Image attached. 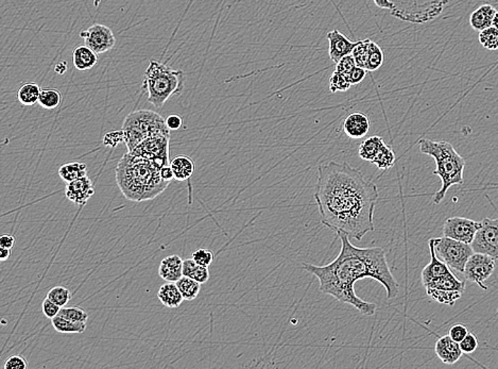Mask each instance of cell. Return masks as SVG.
Wrapping results in <instances>:
<instances>
[{"instance_id":"277c9868","label":"cell","mask_w":498,"mask_h":369,"mask_svg":"<svg viewBox=\"0 0 498 369\" xmlns=\"http://www.w3.org/2000/svg\"><path fill=\"white\" fill-rule=\"evenodd\" d=\"M419 147L422 154L432 157L436 162L434 175L438 176L442 182V186L434 196V203L439 205L451 186L463 183L465 160L448 142L422 139L419 141Z\"/></svg>"},{"instance_id":"db71d44e","label":"cell","mask_w":498,"mask_h":369,"mask_svg":"<svg viewBox=\"0 0 498 369\" xmlns=\"http://www.w3.org/2000/svg\"><path fill=\"white\" fill-rule=\"evenodd\" d=\"M492 26L498 29V11L496 12L495 16H494L493 24H492Z\"/></svg>"},{"instance_id":"8992f818","label":"cell","mask_w":498,"mask_h":369,"mask_svg":"<svg viewBox=\"0 0 498 369\" xmlns=\"http://www.w3.org/2000/svg\"><path fill=\"white\" fill-rule=\"evenodd\" d=\"M122 130L128 152H133L144 140L154 135H170L166 120L151 110H139L124 118Z\"/></svg>"},{"instance_id":"8d00e7d4","label":"cell","mask_w":498,"mask_h":369,"mask_svg":"<svg viewBox=\"0 0 498 369\" xmlns=\"http://www.w3.org/2000/svg\"><path fill=\"white\" fill-rule=\"evenodd\" d=\"M370 41L371 40L369 39L358 41L357 45L352 52V56L355 59L357 67H362L364 69H366V62H368L369 43H370Z\"/></svg>"},{"instance_id":"9c48e42d","label":"cell","mask_w":498,"mask_h":369,"mask_svg":"<svg viewBox=\"0 0 498 369\" xmlns=\"http://www.w3.org/2000/svg\"><path fill=\"white\" fill-rule=\"evenodd\" d=\"M426 294L441 305H453L465 290V282L458 279L453 273L434 278L423 284Z\"/></svg>"},{"instance_id":"52a82bcc","label":"cell","mask_w":498,"mask_h":369,"mask_svg":"<svg viewBox=\"0 0 498 369\" xmlns=\"http://www.w3.org/2000/svg\"><path fill=\"white\" fill-rule=\"evenodd\" d=\"M392 5L390 11L403 22L411 24H425L441 16L449 0H389Z\"/></svg>"},{"instance_id":"ab89813d","label":"cell","mask_w":498,"mask_h":369,"mask_svg":"<svg viewBox=\"0 0 498 369\" xmlns=\"http://www.w3.org/2000/svg\"><path fill=\"white\" fill-rule=\"evenodd\" d=\"M120 143H124V130H113L108 132L103 137V145L108 147L115 148Z\"/></svg>"},{"instance_id":"2e32d148","label":"cell","mask_w":498,"mask_h":369,"mask_svg":"<svg viewBox=\"0 0 498 369\" xmlns=\"http://www.w3.org/2000/svg\"><path fill=\"white\" fill-rule=\"evenodd\" d=\"M328 56L334 63H338L343 57L351 55L358 44V41L353 42L347 39L338 29L330 31L328 33Z\"/></svg>"},{"instance_id":"30bf717a","label":"cell","mask_w":498,"mask_h":369,"mask_svg":"<svg viewBox=\"0 0 498 369\" xmlns=\"http://www.w3.org/2000/svg\"><path fill=\"white\" fill-rule=\"evenodd\" d=\"M169 140H170V135H158L147 137L133 152H131V154L148 159L162 169L163 166L170 164Z\"/></svg>"},{"instance_id":"836d02e7","label":"cell","mask_w":498,"mask_h":369,"mask_svg":"<svg viewBox=\"0 0 498 369\" xmlns=\"http://www.w3.org/2000/svg\"><path fill=\"white\" fill-rule=\"evenodd\" d=\"M479 43L483 48L487 50H498V29L491 26L489 28L479 31Z\"/></svg>"},{"instance_id":"74e56055","label":"cell","mask_w":498,"mask_h":369,"mask_svg":"<svg viewBox=\"0 0 498 369\" xmlns=\"http://www.w3.org/2000/svg\"><path fill=\"white\" fill-rule=\"evenodd\" d=\"M59 315L75 322H88V313L78 307H63Z\"/></svg>"},{"instance_id":"9a60e30c","label":"cell","mask_w":498,"mask_h":369,"mask_svg":"<svg viewBox=\"0 0 498 369\" xmlns=\"http://www.w3.org/2000/svg\"><path fill=\"white\" fill-rule=\"evenodd\" d=\"M95 186L92 180L86 176L80 179L67 182L65 188V196L78 207H83L94 196Z\"/></svg>"},{"instance_id":"4316f807","label":"cell","mask_w":498,"mask_h":369,"mask_svg":"<svg viewBox=\"0 0 498 369\" xmlns=\"http://www.w3.org/2000/svg\"><path fill=\"white\" fill-rule=\"evenodd\" d=\"M183 276L196 280L199 283L204 284L209 281V267L200 266L195 262L194 259H187L183 261Z\"/></svg>"},{"instance_id":"4dcf8cb0","label":"cell","mask_w":498,"mask_h":369,"mask_svg":"<svg viewBox=\"0 0 498 369\" xmlns=\"http://www.w3.org/2000/svg\"><path fill=\"white\" fill-rule=\"evenodd\" d=\"M177 285L179 286L182 296H183L185 301H192L196 299L201 290V283H199L196 280L192 279V278L185 277V276H183L177 282Z\"/></svg>"},{"instance_id":"f5cc1de1","label":"cell","mask_w":498,"mask_h":369,"mask_svg":"<svg viewBox=\"0 0 498 369\" xmlns=\"http://www.w3.org/2000/svg\"><path fill=\"white\" fill-rule=\"evenodd\" d=\"M11 256V249L0 247V260L7 261Z\"/></svg>"},{"instance_id":"4fadbf2b","label":"cell","mask_w":498,"mask_h":369,"mask_svg":"<svg viewBox=\"0 0 498 369\" xmlns=\"http://www.w3.org/2000/svg\"><path fill=\"white\" fill-rule=\"evenodd\" d=\"M84 44L92 48L97 55L105 54L113 50L116 38L111 28L105 25L94 24L80 33Z\"/></svg>"},{"instance_id":"f907efd6","label":"cell","mask_w":498,"mask_h":369,"mask_svg":"<svg viewBox=\"0 0 498 369\" xmlns=\"http://www.w3.org/2000/svg\"><path fill=\"white\" fill-rule=\"evenodd\" d=\"M373 1L381 9L388 10V11H391L392 10V5L389 0H373Z\"/></svg>"},{"instance_id":"816d5d0a","label":"cell","mask_w":498,"mask_h":369,"mask_svg":"<svg viewBox=\"0 0 498 369\" xmlns=\"http://www.w3.org/2000/svg\"><path fill=\"white\" fill-rule=\"evenodd\" d=\"M54 71H56V73L58 74V75H63V74H65V72L67 71V64L66 62H60L58 63V64L56 65V67H54Z\"/></svg>"},{"instance_id":"5bb4252c","label":"cell","mask_w":498,"mask_h":369,"mask_svg":"<svg viewBox=\"0 0 498 369\" xmlns=\"http://www.w3.org/2000/svg\"><path fill=\"white\" fill-rule=\"evenodd\" d=\"M481 227L480 222L465 217H449L443 225V237H451L466 244H472L477 231Z\"/></svg>"},{"instance_id":"f546056e","label":"cell","mask_w":498,"mask_h":369,"mask_svg":"<svg viewBox=\"0 0 498 369\" xmlns=\"http://www.w3.org/2000/svg\"><path fill=\"white\" fill-rule=\"evenodd\" d=\"M372 164L381 171H388L395 164V154H394L393 148L391 146L387 145V143H383L381 147L379 148L376 157L373 160Z\"/></svg>"},{"instance_id":"7bdbcfd3","label":"cell","mask_w":498,"mask_h":369,"mask_svg":"<svg viewBox=\"0 0 498 369\" xmlns=\"http://www.w3.org/2000/svg\"><path fill=\"white\" fill-rule=\"evenodd\" d=\"M61 309H62V307H61L60 305H57V303L50 300L47 297H46L45 300L42 303V311H43L44 315L50 318V319H52V318L58 316Z\"/></svg>"},{"instance_id":"ba28073f","label":"cell","mask_w":498,"mask_h":369,"mask_svg":"<svg viewBox=\"0 0 498 369\" xmlns=\"http://www.w3.org/2000/svg\"><path fill=\"white\" fill-rule=\"evenodd\" d=\"M434 244L436 256L442 262L458 273H464L468 259L474 254L470 244L447 237L434 239Z\"/></svg>"},{"instance_id":"44dd1931","label":"cell","mask_w":498,"mask_h":369,"mask_svg":"<svg viewBox=\"0 0 498 369\" xmlns=\"http://www.w3.org/2000/svg\"><path fill=\"white\" fill-rule=\"evenodd\" d=\"M497 10L489 4L477 8L470 16V25L474 30L481 31L489 28L493 24L494 16Z\"/></svg>"},{"instance_id":"d590c367","label":"cell","mask_w":498,"mask_h":369,"mask_svg":"<svg viewBox=\"0 0 498 369\" xmlns=\"http://www.w3.org/2000/svg\"><path fill=\"white\" fill-rule=\"evenodd\" d=\"M47 298H50V300L54 301V303L63 307L71 301V290L65 288V286H54V288H52V290L48 292Z\"/></svg>"},{"instance_id":"bcb514c9","label":"cell","mask_w":498,"mask_h":369,"mask_svg":"<svg viewBox=\"0 0 498 369\" xmlns=\"http://www.w3.org/2000/svg\"><path fill=\"white\" fill-rule=\"evenodd\" d=\"M366 72L368 71L362 69V67H356L349 76L352 86H357V84H361L362 80L366 78Z\"/></svg>"},{"instance_id":"6da1fadb","label":"cell","mask_w":498,"mask_h":369,"mask_svg":"<svg viewBox=\"0 0 498 369\" xmlns=\"http://www.w3.org/2000/svg\"><path fill=\"white\" fill-rule=\"evenodd\" d=\"M376 184L347 162L318 166L315 199L321 222L336 233L361 241L375 230L374 212L378 201Z\"/></svg>"},{"instance_id":"d6986e66","label":"cell","mask_w":498,"mask_h":369,"mask_svg":"<svg viewBox=\"0 0 498 369\" xmlns=\"http://www.w3.org/2000/svg\"><path fill=\"white\" fill-rule=\"evenodd\" d=\"M428 247H429L430 262L422 271V284L427 283L430 280L446 275L451 271V268L436 256V251H434V239H430L428 241Z\"/></svg>"},{"instance_id":"603a6c76","label":"cell","mask_w":498,"mask_h":369,"mask_svg":"<svg viewBox=\"0 0 498 369\" xmlns=\"http://www.w3.org/2000/svg\"><path fill=\"white\" fill-rule=\"evenodd\" d=\"M158 297L162 305L170 309L179 307L184 301L181 290L175 282H167L163 284L158 290Z\"/></svg>"},{"instance_id":"cb8c5ba5","label":"cell","mask_w":498,"mask_h":369,"mask_svg":"<svg viewBox=\"0 0 498 369\" xmlns=\"http://www.w3.org/2000/svg\"><path fill=\"white\" fill-rule=\"evenodd\" d=\"M170 167L175 174V179L177 181L183 182L194 175L196 165H195L194 160L190 157L180 154L171 161Z\"/></svg>"},{"instance_id":"60d3db41","label":"cell","mask_w":498,"mask_h":369,"mask_svg":"<svg viewBox=\"0 0 498 369\" xmlns=\"http://www.w3.org/2000/svg\"><path fill=\"white\" fill-rule=\"evenodd\" d=\"M357 67L356 64L355 59L351 55H347V56L343 57L338 63H336V69L335 71L341 72V73L344 74L349 77V74L353 72V69Z\"/></svg>"},{"instance_id":"f35d334b","label":"cell","mask_w":498,"mask_h":369,"mask_svg":"<svg viewBox=\"0 0 498 369\" xmlns=\"http://www.w3.org/2000/svg\"><path fill=\"white\" fill-rule=\"evenodd\" d=\"M192 259H194L195 262L200 265V266L209 267V265L213 263L214 259H215V254L209 249L200 248V249H197L196 251L192 254Z\"/></svg>"},{"instance_id":"ee69618b","label":"cell","mask_w":498,"mask_h":369,"mask_svg":"<svg viewBox=\"0 0 498 369\" xmlns=\"http://www.w3.org/2000/svg\"><path fill=\"white\" fill-rule=\"evenodd\" d=\"M28 361L22 356H10L5 363V369H27Z\"/></svg>"},{"instance_id":"c3c4849f","label":"cell","mask_w":498,"mask_h":369,"mask_svg":"<svg viewBox=\"0 0 498 369\" xmlns=\"http://www.w3.org/2000/svg\"><path fill=\"white\" fill-rule=\"evenodd\" d=\"M14 244H16V239L12 235L5 234L0 237V247L12 249Z\"/></svg>"},{"instance_id":"3957f363","label":"cell","mask_w":498,"mask_h":369,"mask_svg":"<svg viewBox=\"0 0 498 369\" xmlns=\"http://www.w3.org/2000/svg\"><path fill=\"white\" fill-rule=\"evenodd\" d=\"M118 188L129 200H152L162 194L170 182L161 177V167L148 159L137 154L122 156L116 167Z\"/></svg>"},{"instance_id":"484cf974","label":"cell","mask_w":498,"mask_h":369,"mask_svg":"<svg viewBox=\"0 0 498 369\" xmlns=\"http://www.w3.org/2000/svg\"><path fill=\"white\" fill-rule=\"evenodd\" d=\"M59 176L67 183L88 176V166L81 162L65 163L59 169Z\"/></svg>"},{"instance_id":"f1b7e54d","label":"cell","mask_w":498,"mask_h":369,"mask_svg":"<svg viewBox=\"0 0 498 369\" xmlns=\"http://www.w3.org/2000/svg\"><path fill=\"white\" fill-rule=\"evenodd\" d=\"M41 88L37 84H25L18 89V101L23 106H33L39 103L40 95H41Z\"/></svg>"},{"instance_id":"7a4b0ae2","label":"cell","mask_w":498,"mask_h":369,"mask_svg":"<svg viewBox=\"0 0 498 369\" xmlns=\"http://www.w3.org/2000/svg\"><path fill=\"white\" fill-rule=\"evenodd\" d=\"M337 235L341 241V250L332 262L324 266L303 263V268L319 280L322 293L352 305L362 315L373 316L376 313V305L359 298L355 292V283L358 280L371 278L385 288L388 300L398 296L400 285L390 271L386 251L381 247L358 248L344 233Z\"/></svg>"},{"instance_id":"1f68e13d","label":"cell","mask_w":498,"mask_h":369,"mask_svg":"<svg viewBox=\"0 0 498 369\" xmlns=\"http://www.w3.org/2000/svg\"><path fill=\"white\" fill-rule=\"evenodd\" d=\"M39 103L46 110L57 109L62 103V94L54 89H45L42 90Z\"/></svg>"},{"instance_id":"e575fe53","label":"cell","mask_w":498,"mask_h":369,"mask_svg":"<svg viewBox=\"0 0 498 369\" xmlns=\"http://www.w3.org/2000/svg\"><path fill=\"white\" fill-rule=\"evenodd\" d=\"M349 78L341 72L335 71L330 78V91L332 93L347 92L351 88Z\"/></svg>"},{"instance_id":"83f0119b","label":"cell","mask_w":498,"mask_h":369,"mask_svg":"<svg viewBox=\"0 0 498 369\" xmlns=\"http://www.w3.org/2000/svg\"><path fill=\"white\" fill-rule=\"evenodd\" d=\"M52 326L59 333L65 334H80L86 330V322H75L66 319L63 316H56L52 319Z\"/></svg>"},{"instance_id":"b9f144b4","label":"cell","mask_w":498,"mask_h":369,"mask_svg":"<svg viewBox=\"0 0 498 369\" xmlns=\"http://www.w3.org/2000/svg\"><path fill=\"white\" fill-rule=\"evenodd\" d=\"M459 345L463 353H473V352L476 351L477 347H478V339L475 336V334L468 332V334L464 337L463 341H460Z\"/></svg>"},{"instance_id":"7dc6e473","label":"cell","mask_w":498,"mask_h":369,"mask_svg":"<svg viewBox=\"0 0 498 369\" xmlns=\"http://www.w3.org/2000/svg\"><path fill=\"white\" fill-rule=\"evenodd\" d=\"M166 124L169 130H179L182 127V124H183V120H182L181 116L178 115V114H171V115H169L168 118H166Z\"/></svg>"},{"instance_id":"681fc988","label":"cell","mask_w":498,"mask_h":369,"mask_svg":"<svg viewBox=\"0 0 498 369\" xmlns=\"http://www.w3.org/2000/svg\"><path fill=\"white\" fill-rule=\"evenodd\" d=\"M161 177L167 182H170L171 180L175 179V174H173L170 164L163 166L162 169H161Z\"/></svg>"},{"instance_id":"e0dca14e","label":"cell","mask_w":498,"mask_h":369,"mask_svg":"<svg viewBox=\"0 0 498 369\" xmlns=\"http://www.w3.org/2000/svg\"><path fill=\"white\" fill-rule=\"evenodd\" d=\"M371 123L362 112H354L347 115L343 122V132L352 140L364 139L370 131Z\"/></svg>"},{"instance_id":"f6af8a7d","label":"cell","mask_w":498,"mask_h":369,"mask_svg":"<svg viewBox=\"0 0 498 369\" xmlns=\"http://www.w3.org/2000/svg\"><path fill=\"white\" fill-rule=\"evenodd\" d=\"M468 334V328L463 324H456L449 329L448 335L453 341L460 343Z\"/></svg>"},{"instance_id":"8fae6325","label":"cell","mask_w":498,"mask_h":369,"mask_svg":"<svg viewBox=\"0 0 498 369\" xmlns=\"http://www.w3.org/2000/svg\"><path fill=\"white\" fill-rule=\"evenodd\" d=\"M495 271V259L485 254L474 252L468 259L464 269V278L472 283L477 284L483 290H487L485 281Z\"/></svg>"},{"instance_id":"d4e9b609","label":"cell","mask_w":498,"mask_h":369,"mask_svg":"<svg viewBox=\"0 0 498 369\" xmlns=\"http://www.w3.org/2000/svg\"><path fill=\"white\" fill-rule=\"evenodd\" d=\"M383 143H385V140L378 137V135H373V137H368V139L364 140L360 144L359 148H358V156L362 160L372 163L375 157H376L377 152H378L379 148L381 147Z\"/></svg>"},{"instance_id":"7c38bea8","label":"cell","mask_w":498,"mask_h":369,"mask_svg":"<svg viewBox=\"0 0 498 369\" xmlns=\"http://www.w3.org/2000/svg\"><path fill=\"white\" fill-rule=\"evenodd\" d=\"M470 246L474 252L487 254L498 260V218H485Z\"/></svg>"},{"instance_id":"ffe728a7","label":"cell","mask_w":498,"mask_h":369,"mask_svg":"<svg viewBox=\"0 0 498 369\" xmlns=\"http://www.w3.org/2000/svg\"><path fill=\"white\" fill-rule=\"evenodd\" d=\"M183 260L177 254L163 259L158 267V275L167 282L177 283L183 277Z\"/></svg>"},{"instance_id":"7402d4cb","label":"cell","mask_w":498,"mask_h":369,"mask_svg":"<svg viewBox=\"0 0 498 369\" xmlns=\"http://www.w3.org/2000/svg\"><path fill=\"white\" fill-rule=\"evenodd\" d=\"M74 67L79 72H86L96 67L98 56L88 45H79L75 48L73 54Z\"/></svg>"},{"instance_id":"5b68a950","label":"cell","mask_w":498,"mask_h":369,"mask_svg":"<svg viewBox=\"0 0 498 369\" xmlns=\"http://www.w3.org/2000/svg\"><path fill=\"white\" fill-rule=\"evenodd\" d=\"M184 72L173 69L164 63L150 61L143 78L144 92L147 101L156 108H162L168 99L184 90Z\"/></svg>"},{"instance_id":"d6a6232c","label":"cell","mask_w":498,"mask_h":369,"mask_svg":"<svg viewBox=\"0 0 498 369\" xmlns=\"http://www.w3.org/2000/svg\"><path fill=\"white\" fill-rule=\"evenodd\" d=\"M385 60V55H383L381 48L377 45L375 42L370 41L369 43V56L368 62H366V71L375 72L381 69Z\"/></svg>"},{"instance_id":"ac0fdd59","label":"cell","mask_w":498,"mask_h":369,"mask_svg":"<svg viewBox=\"0 0 498 369\" xmlns=\"http://www.w3.org/2000/svg\"><path fill=\"white\" fill-rule=\"evenodd\" d=\"M434 351L436 356L447 365L455 364L463 354L459 343L453 341L449 335H444L436 341Z\"/></svg>"}]
</instances>
